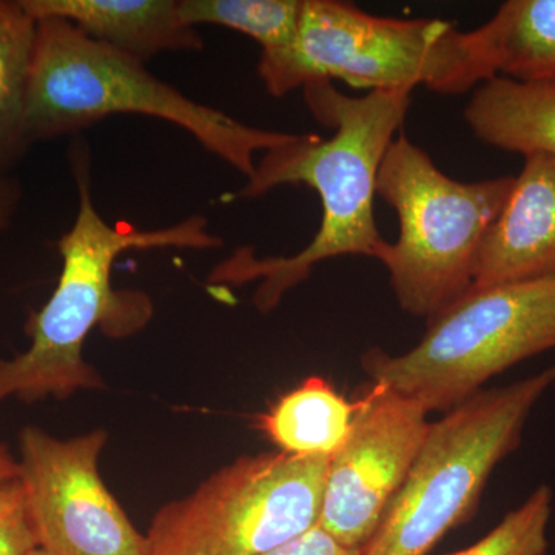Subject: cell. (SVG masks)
<instances>
[{
    "label": "cell",
    "mask_w": 555,
    "mask_h": 555,
    "mask_svg": "<svg viewBox=\"0 0 555 555\" xmlns=\"http://www.w3.org/2000/svg\"><path fill=\"white\" fill-rule=\"evenodd\" d=\"M465 120L474 137L503 152L555 158V79L518 82L495 76L473 91Z\"/></svg>",
    "instance_id": "13"
},
{
    "label": "cell",
    "mask_w": 555,
    "mask_h": 555,
    "mask_svg": "<svg viewBox=\"0 0 555 555\" xmlns=\"http://www.w3.org/2000/svg\"><path fill=\"white\" fill-rule=\"evenodd\" d=\"M302 91L310 112L334 134L327 139L299 134L291 144L266 152L235 198H258L280 185H308L320 196L323 210L317 235L292 257L258 258L254 248L241 247L208 275L211 284L241 286L259 281L254 305L264 313L308 280L320 262L377 258L386 243L375 222L378 170L406 119L412 93L377 90L353 98L327 80Z\"/></svg>",
    "instance_id": "1"
},
{
    "label": "cell",
    "mask_w": 555,
    "mask_h": 555,
    "mask_svg": "<svg viewBox=\"0 0 555 555\" xmlns=\"http://www.w3.org/2000/svg\"><path fill=\"white\" fill-rule=\"evenodd\" d=\"M38 21L27 94L31 144L78 133L113 115H142L189 131L211 155L254 177L258 152L299 134L257 129L190 100L144 62L98 42L57 17Z\"/></svg>",
    "instance_id": "3"
},
{
    "label": "cell",
    "mask_w": 555,
    "mask_h": 555,
    "mask_svg": "<svg viewBox=\"0 0 555 555\" xmlns=\"http://www.w3.org/2000/svg\"><path fill=\"white\" fill-rule=\"evenodd\" d=\"M264 555H363V550L343 546L320 526Z\"/></svg>",
    "instance_id": "20"
},
{
    "label": "cell",
    "mask_w": 555,
    "mask_h": 555,
    "mask_svg": "<svg viewBox=\"0 0 555 555\" xmlns=\"http://www.w3.org/2000/svg\"><path fill=\"white\" fill-rule=\"evenodd\" d=\"M555 349V280L473 286L427 321L401 356L371 349L361 366L427 414L449 412L521 361Z\"/></svg>",
    "instance_id": "7"
},
{
    "label": "cell",
    "mask_w": 555,
    "mask_h": 555,
    "mask_svg": "<svg viewBox=\"0 0 555 555\" xmlns=\"http://www.w3.org/2000/svg\"><path fill=\"white\" fill-rule=\"evenodd\" d=\"M102 429L56 438L36 426L20 436V481L39 550L50 555H150L100 473Z\"/></svg>",
    "instance_id": "9"
},
{
    "label": "cell",
    "mask_w": 555,
    "mask_h": 555,
    "mask_svg": "<svg viewBox=\"0 0 555 555\" xmlns=\"http://www.w3.org/2000/svg\"><path fill=\"white\" fill-rule=\"evenodd\" d=\"M553 514V491L539 486L517 509L473 546L451 555H545L547 526Z\"/></svg>",
    "instance_id": "18"
},
{
    "label": "cell",
    "mask_w": 555,
    "mask_h": 555,
    "mask_svg": "<svg viewBox=\"0 0 555 555\" xmlns=\"http://www.w3.org/2000/svg\"><path fill=\"white\" fill-rule=\"evenodd\" d=\"M39 550L27 496L20 480L0 489V555H28Z\"/></svg>",
    "instance_id": "19"
},
{
    "label": "cell",
    "mask_w": 555,
    "mask_h": 555,
    "mask_svg": "<svg viewBox=\"0 0 555 555\" xmlns=\"http://www.w3.org/2000/svg\"><path fill=\"white\" fill-rule=\"evenodd\" d=\"M358 400L350 401L323 377H309L257 416V427L280 452L331 460L346 443Z\"/></svg>",
    "instance_id": "14"
},
{
    "label": "cell",
    "mask_w": 555,
    "mask_h": 555,
    "mask_svg": "<svg viewBox=\"0 0 555 555\" xmlns=\"http://www.w3.org/2000/svg\"><path fill=\"white\" fill-rule=\"evenodd\" d=\"M477 30L496 76L555 79V0H509Z\"/></svg>",
    "instance_id": "15"
},
{
    "label": "cell",
    "mask_w": 555,
    "mask_h": 555,
    "mask_svg": "<svg viewBox=\"0 0 555 555\" xmlns=\"http://www.w3.org/2000/svg\"><path fill=\"white\" fill-rule=\"evenodd\" d=\"M516 177L462 182L438 169L406 137L393 139L379 166L377 195L397 211L400 236L377 258L398 305L426 323L474 286L478 251Z\"/></svg>",
    "instance_id": "5"
},
{
    "label": "cell",
    "mask_w": 555,
    "mask_h": 555,
    "mask_svg": "<svg viewBox=\"0 0 555 555\" xmlns=\"http://www.w3.org/2000/svg\"><path fill=\"white\" fill-rule=\"evenodd\" d=\"M427 412L392 387L372 383L358 398L346 443L328 460L318 526L343 546L364 550L425 444Z\"/></svg>",
    "instance_id": "10"
},
{
    "label": "cell",
    "mask_w": 555,
    "mask_h": 555,
    "mask_svg": "<svg viewBox=\"0 0 555 555\" xmlns=\"http://www.w3.org/2000/svg\"><path fill=\"white\" fill-rule=\"evenodd\" d=\"M258 73L276 98L323 80L371 91L423 86L463 94L496 76L478 30L460 31L440 20L374 16L338 0H302L294 43L261 54Z\"/></svg>",
    "instance_id": "4"
},
{
    "label": "cell",
    "mask_w": 555,
    "mask_h": 555,
    "mask_svg": "<svg viewBox=\"0 0 555 555\" xmlns=\"http://www.w3.org/2000/svg\"><path fill=\"white\" fill-rule=\"evenodd\" d=\"M302 0H179L190 27L219 25L243 33L261 46V54L288 49L297 38Z\"/></svg>",
    "instance_id": "17"
},
{
    "label": "cell",
    "mask_w": 555,
    "mask_h": 555,
    "mask_svg": "<svg viewBox=\"0 0 555 555\" xmlns=\"http://www.w3.org/2000/svg\"><path fill=\"white\" fill-rule=\"evenodd\" d=\"M28 555H50V554H47L46 551H42V550H35V551H33V553H30Z\"/></svg>",
    "instance_id": "23"
},
{
    "label": "cell",
    "mask_w": 555,
    "mask_h": 555,
    "mask_svg": "<svg viewBox=\"0 0 555 555\" xmlns=\"http://www.w3.org/2000/svg\"><path fill=\"white\" fill-rule=\"evenodd\" d=\"M22 201L20 179L10 171L0 170V233L11 228Z\"/></svg>",
    "instance_id": "21"
},
{
    "label": "cell",
    "mask_w": 555,
    "mask_h": 555,
    "mask_svg": "<svg viewBox=\"0 0 555 555\" xmlns=\"http://www.w3.org/2000/svg\"><path fill=\"white\" fill-rule=\"evenodd\" d=\"M38 21L21 0H0V170L10 171L31 147L27 94Z\"/></svg>",
    "instance_id": "16"
},
{
    "label": "cell",
    "mask_w": 555,
    "mask_h": 555,
    "mask_svg": "<svg viewBox=\"0 0 555 555\" xmlns=\"http://www.w3.org/2000/svg\"><path fill=\"white\" fill-rule=\"evenodd\" d=\"M328 459L241 456L160 507L150 555H264L318 526Z\"/></svg>",
    "instance_id": "8"
},
{
    "label": "cell",
    "mask_w": 555,
    "mask_h": 555,
    "mask_svg": "<svg viewBox=\"0 0 555 555\" xmlns=\"http://www.w3.org/2000/svg\"><path fill=\"white\" fill-rule=\"evenodd\" d=\"M21 467L20 460L14 459L10 449L5 444L0 443V489L3 486L20 480Z\"/></svg>",
    "instance_id": "22"
},
{
    "label": "cell",
    "mask_w": 555,
    "mask_h": 555,
    "mask_svg": "<svg viewBox=\"0 0 555 555\" xmlns=\"http://www.w3.org/2000/svg\"><path fill=\"white\" fill-rule=\"evenodd\" d=\"M35 20L57 17L89 38L144 62L164 51H199L204 39L175 0H21Z\"/></svg>",
    "instance_id": "12"
},
{
    "label": "cell",
    "mask_w": 555,
    "mask_h": 555,
    "mask_svg": "<svg viewBox=\"0 0 555 555\" xmlns=\"http://www.w3.org/2000/svg\"><path fill=\"white\" fill-rule=\"evenodd\" d=\"M72 159L79 208L72 228L57 241L60 281L49 301L28 321L30 347L11 360H0V403L10 397L65 400L80 389L104 386L96 369L83 360L90 332L101 326L109 337H127L144 327L152 317L147 295L112 286L113 266L120 254L222 246V240L208 232L203 215L155 230H141L127 222L108 224L91 199L86 145L73 150Z\"/></svg>",
    "instance_id": "2"
},
{
    "label": "cell",
    "mask_w": 555,
    "mask_h": 555,
    "mask_svg": "<svg viewBox=\"0 0 555 555\" xmlns=\"http://www.w3.org/2000/svg\"><path fill=\"white\" fill-rule=\"evenodd\" d=\"M555 280V158L535 153L478 251L474 286Z\"/></svg>",
    "instance_id": "11"
},
{
    "label": "cell",
    "mask_w": 555,
    "mask_h": 555,
    "mask_svg": "<svg viewBox=\"0 0 555 555\" xmlns=\"http://www.w3.org/2000/svg\"><path fill=\"white\" fill-rule=\"evenodd\" d=\"M555 383V367L480 390L436 423L363 555H427L476 513L485 486L521 443L532 409Z\"/></svg>",
    "instance_id": "6"
}]
</instances>
